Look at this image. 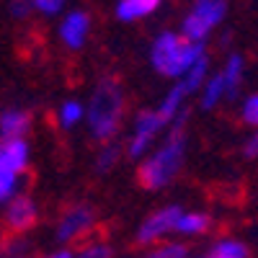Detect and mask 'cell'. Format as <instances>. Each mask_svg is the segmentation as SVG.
Returning a JSON list of instances; mask_svg holds the SVG:
<instances>
[{
  "mask_svg": "<svg viewBox=\"0 0 258 258\" xmlns=\"http://www.w3.org/2000/svg\"><path fill=\"white\" fill-rule=\"evenodd\" d=\"M186 124H188V109H183L176 114V119L168 126V137L163 140V145H158L150 155H145V160L137 168V183L147 191H160L165 186L173 183V178L181 173L183 160H186V145H188V135H186Z\"/></svg>",
  "mask_w": 258,
  "mask_h": 258,
  "instance_id": "1",
  "label": "cell"
},
{
  "mask_svg": "<svg viewBox=\"0 0 258 258\" xmlns=\"http://www.w3.org/2000/svg\"><path fill=\"white\" fill-rule=\"evenodd\" d=\"M126 116V96L124 85L116 75H103L91 93V101L85 106L83 121L88 124V132L96 142L106 145L114 142Z\"/></svg>",
  "mask_w": 258,
  "mask_h": 258,
  "instance_id": "2",
  "label": "cell"
},
{
  "mask_svg": "<svg viewBox=\"0 0 258 258\" xmlns=\"http://www.w3.org/2000/svg\"><path fill=\"white\" fill-rule=\"evenodd\" d=\"M204 54V44H191L178 31H163L150 47V64L163 78H183L188 68Z\"/></svg>",
  "mask_w": 258,
  "mask_h": 258,
  "instance_id": "3",
  "label": "cell"
},
{
  "mask_svg": "<svg viewBox=\"0 0 258 258\" xmlns=\"http://www.w3.org/2000/svg\"><path fill=\"white\" fill-rule=\"evenodd\" d=\"M230 11L227 0H194L191 11L181 21V36L191 44H204L209 34L217 29Z\"/></svg>",
  "mask_w": 258,
  "mask_h": 258,
  "instance_id": "4",
  "label": "cell"
},
{
  "mask_svg": "<svg viewBox=\"0 0 258 258\" xmlns=\"http://www.w3.org/2000/svg\"><path fill=\"white\" fill-rule=\"evenodd\" d=\"M29 155L26 140H0V202L18 194V183L29 170Z\"/></svg>",
  "mask_w": 258,
  "mask_h": 258,
  "instance_id": "5",
  "label": "cell"
},
{
  "mask_svg": "<svg viewBox=\"0 0 258 258\" xmlns=\"http://www.w3.org/2000/svg\"><path fill=\"white\" fill-rule=\"evenodd\" d=\"M98 232V214L91 204L75 202L70 207H64L57 227H54V238L62 245H73V243H91V238Z\"/></svg>",
  "mask_w": 258,
  "mask_h": 258,
  "instance_id": "6",
  "label": "cell"
},
{
  "mask_svg": "<svg viewBox=\"0 0 258 258\" xmlns=\"http://www.w3.org/2000/svg\"><path fill=\"white\" fill-rule=\"evenodd\" d=\"M39 225V207L29 191H18L13 199H8V207L3 212V238H26Z\"/></svg>",
  "mask_w": 258,
  "mask_h": 258,
  "instance_id": "7",
  "label": "cell"
},
{
  "mask_svg": "<svg viewBox=\"0 0 258 258\" xmlns=\"http://www.w3.org/2000/svg\"><path fill=\"white\" fill-rule=\"evenodd\" d=\"M168 124L158 116L155 109H145L137 114L135 119V129H132V137H129L126 142V158L129 160H140L150 153V147H153V142L158 140L160 132H165Z\"/></svg>",
  "mask_w": 258,
  "mask_h": 258,
  "instance_id": "8",
  "label": "cell"
},
{
  "mask_svg": "<svg viewBox=\"0 0 258 258\" xmlns=\"http://www.w3.org/2000/svg\"><path fill=\"white\" fill-rule=\"evenodd\" d=\"M181 207L178 204H168V207H160L155 209L153 214H147V220L140 225L137 235H135V243L137 245H158L165 235L173 232L178 217H181Z\"/></svg>",
  "mask_w": 258,
  "mask_h": 258,
  "instance_id": "9",
  "label": "cell"
},
{
  "mask_svg": "<svg viewBox=\"0 0 258 258\" xmlns=\"http://www.w3.org/2000/svg\"><path fill=\"white\" fill-rule=\"evenodd\" d=\"M57 34H59V41L68 49H73V52L83 49L85 41H88V34H91V16H88V11H80V8L68 11L64 18L59 21Z\"/></svg>",
  "mask_w": 258,
  "mask_h": 258,
  "instance_id": "10",
  "label": "cell"
},
{
  "mask_svg": "<svg viewBox=\"0 0 258 258\" xmlns=\"http://www.w3.org/2000/svg\"><path fill=\"white\" fill-rule=\"evenodd\" d=\"M31 124L34 114L29 109L13 106V109L0 111V140H26V135L31 132Z\"/></svg>",
  "mask_w": 258,
  "mask_h": 258,
  "instance_id": "11",
  "label": "cell"
},
{
  "mask_svg": "<svg viewBox=\"0 0 258 258\" xmlns=\"http://www.w3.org/2000/svg\"><path fill=\"white\" fill-rule=\"evenodd\" d=\"M220 73H222V80H225V98L227 101L238 98L240 88H243V80H245V59H243V54L232 52L225 59V68Z\"/></svg>",
  "mask_w": 258,
  "mask_h": 258,
  "instance_id": "12",
  "label": "cell"
},
{
  "mask_svg": "<svg viewBox=\"0 0 258 258\" xmlns=\"http://www.w3.org/2000/svg\"><path fill=\"white\" fill-rule=\"evenodd\" d=\"M163 6V0H119L114 13L121 24H135V21L150 18L153 13H158Z\"/></svg>",
  "mask_w": 258,
  "mask_h": 258,
  "instance_id": "13",
  "label": "cell"
},
{
  "mask_svg": "<svg viewBox=\"0 0 258 258\" xmlns=\"http://www.w3.org/2000/svg\"><path fill=\"white\" fill-rule=\"evenodd\" d=\"M212 225H214V220L207 212H181L173 232L186 235V238H199V235H207L212 230Z\"/></svg>",
  "mask_w": 258,
  "mask_h": 258,
  "instance_id": "14",
  "label": "cell"
},
{
  "mask_svg": "<svg viewBox=\"0 0 258 258\" xmlns=\"http://www.w3.org/2000/svg\"><path fill=\"white\" fill-rule=\"evenodd\" d=\"M207 78H209V57H207V52H204V54L188 68V73L178 80V85L183 88L186 96H191V93L202 91V85L207 83Z\"/></svg>",
  "mask_w": 258,
  "mask_h": 258,
  "instance_id": "15",
  "label": "cell"
},
{
  "mask_svg": "<svg viewBox=\"0 0 258 258\" xmlns=\"http://www.w3.org/2000/svg\"><path fill=\"white\" fill-rule=\"evenodd\" d=\"M186 98H188V96L183 93V88H181V85L176 83L173 88H170V93H168V96H165V98H163V101L155 106L158 116H160V119H163V121L170 126V121L176 119V114L183 109V101H186Z\"/></svg>",
  "mask_w": 258,
  "mask_h": 258,
  "instance_id": "16",
  "label": "cell"
},
{
  "mask_svg": "<svg viewBox=\"0 0 258 258\" xmlns=\"http://www.w3.org/2000/svg\"><path fill=\"white\" fill-rule=\"evenodd\" d=\"M220 101H225V80H222V73H214L207 78V83L202 85V109L212 111Z\"/></svg>",
  "mask_w": 258,
  "mask_h": 258,
  "instance_id": "17",
  "label": "cell"
},
{
  "mask_svg": "<svg viewBox=\"0 0 258 258\" xmlns=\"http://www.w3.org/2000/svg\"><path fill=\"white\" fill-rule=\"evenodd\" d=\"M83 116H85V106L80 101H64V103H59V109H57V121H59L62 129L78 126L83 121Z\"/></svg>",
  "mask_w": 258,
  "mask_h": 258,
  "instance_id": "18",
  "label": "cell"
},
{
  "mask_svg": "<svg viewBox=\"0 0 258 258\" xmlns=\"http://www.w3.org/2000/svg\"><path fill=\"white\" fill-rule=\"evenodd\" d=\"M212 253H217L220 258H250V248L238 238H220Z\"/></svg>",
  "mask_w": 258,
  "mask_h": 258,
  "instance_id": "19",
  "label": "cell"
},
{
  "mask_svg": "<svg viewBox=\"0 0 258 258\" xmlns=\"http://www.w3.org/2000/svg\"><path fill=\"white\" fill-rule=\"evenodd\" d=\"M119 158H121V145H116V142L101 145L98 155H96V173H109V170H114Z\"/></svg>",
  "mask_w": 258,
  "mask_h": 258,
  "instance_id": "20",
  "label": "cell"
},
{
  "mask_svg": "<svg viewBox=\"0 0 258 258\" xmlns=\"http://www.w3.org/2000/svg\"><path fill=\"white\" fill-rule=\"evenodd\" d=\"M142 258H188V245H183V243H158Z\"/></svg>",
  "mask_w": 258,
  "mask_h": 258,
  "instance_id": "21",
  "label": "cell"
},
{
  "mask_svg": "<svg viewBox=\"0 0 258 258\" xmlns=\"http://www.w3.org/2000/svg\"><path fill=\"white\" fill-rule=\"evenodd\" d=\"M73 258H114V248L103 240H91L78 253H73Z\"/></svg>",
  "mask_w": 258,
  "mask_h": 258,
  "instance_id": "22",
  "label": "cell"
},
{
  "mask_svg": "<svg viewBox=\"0 0 258 258\" xmlns=\"http://www.w3.org/2000/svg\"><path fill=\"white\" fill-rule=\"evenodd\" d=\"M31 3V13H41V16H59L68 6V0H29Z\"/></svg>",
  "mask_w": 258,
  "mask_h": 258,
  "instance_id": "23",
  "label": "cell"
},
{
  "mask_svg": "<svg viewBox=\"0 0 258 258\" xmlns=\"http://www.w3.org/2000/svg\"><path fill=\"white\" fill-rule=\"evenodd\" d=\"M240 121L248 124V126L258 124V96L255 93L243 98V103H240Z\"/></svg>",
  "mask_w": 258,
  "mask_h": 258,
  "instance_id": "24",
  "label": "cell"
},
{
  "mask_svg": "<svg viewBox=\"0 0 258 258\" xmlns=\"http://www.w3.org/2000/svg\"><path fill=\"white\" fill-rule=\"evenodd\" d=\"M8 8H11V16L16 21H24V18L31 16V3H29V0H11Z\"/></svg>",
  "mask_w": 258,
  "mask_h": 258,
  "instance_id": "25",
  "label": "cell"
},
{
  "mask_svg": "<svg viewBox=\"0 0 258 258\" xmlns=\"http://www.w3.org/2000/svg\"><path fill=\"white\" fill-rule=\"evenodd\" d=\"M243 155L248 158V160H255V155H258V135H248L245 140H243Z\"/></svg>",
  "mask_w": 258,
  "mask_h": 258,
  "instance_id": "26",
  "label": "cell"
},
{
  "mask_svg": "<svg viewBox=\"0 0 258 258\" xmlns=\"http://www.w3.org/2000/svg\"><path fill=\"white\" fill-rule=\"evenodd\" d=\"M44 258H73V250H70V248H57V250L47 253Z\"/></svg>",
  "mask_w": 258,
  "mask_h": 258,
  "instance_id": "27",
  "label": "cell"
},
{
  "mask_svg": "<svg viewBox=\"0 0 258 258\" xmlns=\"http://www.w3.org/2000/svg\"><path fill=\"white\" fill-rule=\"evenodd\" d=\"M0 258H36L34 253H16V255H0Z\"/></svg>",
  "mask_w": 258,
  "mask_h": 258,
  "instance_id": "28",
  "label": "cell"
},
{
  "mask_svg": "<svg viewBox=\"0 0 258 258\" xmlns=\"http://www.w3.org/2000/svg\"><path fill=\"white\" fill-rule=\"evenodd\" d=\"M204 258H220L217 253H209V255H204Z\"/></svg>",
  "mask_w": 258,
  "mask_h": 258,
  "instance_id": "29",
  "label": "cell"
}]
</instances>
